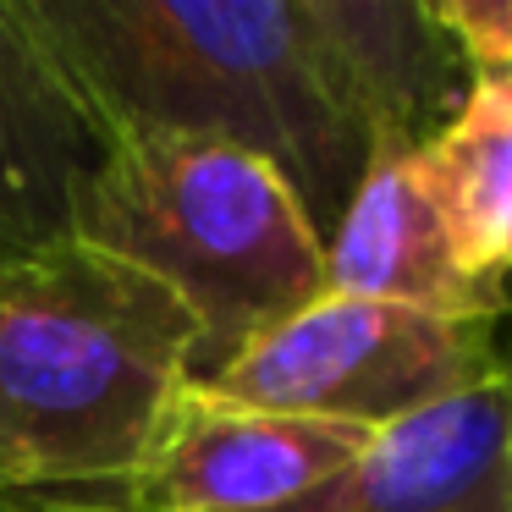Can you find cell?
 Masks as SVG:
<instances>
[{
	"instance_id": "9",
	"label": "cell",
	"mask_w": 512,
	"mask_h": 512,
	"mask_svg": "<svg viewBox=\"0 0 512 512\" xmlns=\"http://www.w3.org/2000/svg\"><path fill=\"white\" fill-rule=\"evenodd\" d=\"M413 177L452 259L485 298L507 303L512 265V72H468L457 105L413 144Z\"/></svg>"
},
{
	"instance_id": "3",
	"label": "cell",
	"mask_w": 512,
	"mask_h": 512,
	"mask_svg": "<svg viewBox=\"0 0 512 512\" xmlns=\"http://www.w3.org/2000/svg\"><path fill=\"white\" fill-rule=\"evenodd\" d=\"M72 237L155 276L199 325V380L325 292V237L248 149L144 122L94 127Z\"/></svg>"
},
{
	"instance_id": "2",
	"label": "cell",
	"mask_w": 512,
	"mask_h": 512,
	"mask_svg": "<svg viewBox=\"0 0 512 512\" xmlns=\"http://www.w3.org/2000/svg\"><path fill=\"white\" fill-rule=\"evenodd\" d=\"M199 380V325L138 265L61 232L0 259V496H116Z\"/></svg>"
},
{
	"instance_id": "7",
	"label": "cell",
	"mask_w": 512,
	"mask_h": 512,
	"mask_svg": "<svg viewBox=\"0 0 512 512\" xmlns=\"http://www.w3.org/2000/svg\"><path fill=\"white\" fill-rule=\"evenodd\" d=\"M94 160V122L28 17L0 0V254L50 243Z\"/></svg>"
},
{
	"instance_id": "5",
	"label": "cell",
	"mask_w": 512,
	"mask_h": 512,
	"mask_svg": "<svg viewBox=\"0 0 512 512\" xmlns=\"http://www.w3.org/2000/svg\"><path fill=\"white\" fill-rule=\"evenodd\" d=\"M375 435L336 419L248 408L215 397L204 380H182L149 424L127 485L100 501L122 512H270L353 468Z\"/></svg>"
},
{
	"instance_id": "6",
	"label": "cell",
	"mask_w": 512,
	"mask_h": 512,
	"mask_svg": "<svg viewBox=\"0 0 512 512\" xmlns=\"http://www.w3.org/2000/svg\"><path fill=\"white\" fill-rule=\"evenodd\" d=\"M0 512H122L111 501L0 496ZM270 512H512L507 375L375 435L364 457Z\"/></svg>"
},
{
	"instance_id": "1",
	"label": "cell",
	"mask_w": 512,
	"mask_h": 512,
	"mask_svg": "<svg viewBox=\"0 0 512 512\" xmlns=\"http://www.w3.org/2000/svg\"><path fill=\"white\" fill-rule=\"evenodd\" d=\"M94 127L144 122L259 155L331 232L380 155L468 83L424 0H28Z\"/></svg>"
},
{
	"instance_id": "4",
	"label": "cell",
	"mask_w": 512,
	"mask_h": 512,
	"mask_svg": "<svg viewBox=\"0 0 512 512\" xmlns=\"http://www.w3.org/2000/svg\"><path fill=\"white\" fill-rule=\"evenodd\" d=\"M501 375V325L435 320L397 303L320 292L237 347L204 386L248 408L391 430Z\"/></svg>"
},
{
	"instance_id": "10",
	"label": "cell",
	"mask_w": 512,
	"mask_h": 512,
	"mask_svg": "<svg viewBox=\"0 0 512 512\" xmlns=\"http://www.w3.org/2000/svg\"><path fill=\"white\" fill-rule=\"evenodd\" d=\"M468 72H512V0H424Z\"/></svg>"
},
{
	"instance_id": "11",
	"label": "cell",
	"mask_w": 512,
	"mask_h": 512,
	"mask_svg": "<svg viewBox=\"0 0 512 512\" xmlns=\"http://www.w3.org/2000/svg\"><path fill=\"white\" fill-rule=\"evenodd\" d=\"M0 259H6V254H0Z\"/></svg>"
},
{
	"instance_id": "8",
	"label": "cell",
	"mask_w": 512,
	"mask_h": 512,
	"mask_svg": "<svg viewBox=\"0 0 512 512\" xmlns=\"http://www.w3.org/2000/svg\"><path fill=\"white\" fill-rule=\"evenodd\" d=\"M413 149L380 155L353 188L347 210L325 232V292L342 298H375L397 309H419L435 320H485L501 325L507 303L485 298L457 270L452 243L413 177Z\"/></svg>"
}]
</instances>
